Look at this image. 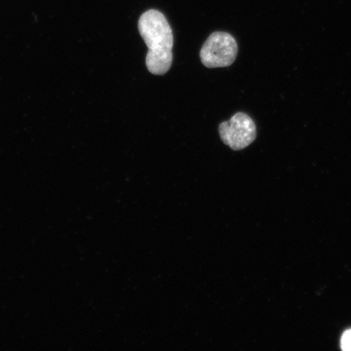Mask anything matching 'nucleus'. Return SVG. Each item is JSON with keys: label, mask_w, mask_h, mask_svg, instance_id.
<instances>
[{"label": "nucleus", "mask_w": 351, "mask_h": 351, "mask_svg": "<svg viewBox=\"0 0 351 351\" xmlns=\"http://www.w3.org/2000/svg\"><path fill=\"white\" fill-rule=\"evenodd\" d=\"M138 30L148 47L147 69L155 75H164L173 63V34L163 13L155 10L144 12Z\"/></svg>", "instance_id": "1"}, {"label": "nucleus", "mask_w": 351, "mask_h": 351, "mask_svg": "<svg viewBox=\"0 0 351 351\" xmlns=\"http://www.w3.org/2000/svg\"><path fill=\"white\" fill-rule=\"evenodd\" d=\"M238 44L229 33L210 35L200 51L202 63L209 69L229 67L238 55Z\"/></svg>", "instance_id": "2"}, {"label": "nucleus", "mask_w": 351, "mask_h": 351, "mask_svg": "<svg viewBox=\"0 0 351 351\" xmlns=\"http://www.w3.org/2000/svg\"><path fill=\"white\" fill-rule=\"evenodd\" d=\"M219 133L223 143L232 150L240 151L256 140V126L247 114L238 112L219 125Z\"/></svg>", "instance_id": "3"}, {"label": "nucleus", "mask_w": 351, "mask_h": 351, "mask_svg": "<svg viewBox=\"0 0 351 351\" xmlns=\"http://www.w3.org/2000/svg\"><path fill=\"white\" fill-rule=\"evenodd\" d=\"M341 348L344 351H351V328L344 332L341 339Z\"/></svg>", "instance_id": "4"}]
</instances>
